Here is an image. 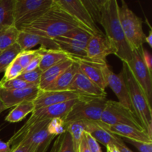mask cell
<instances>
[{
	"label": "cell",
	"mask_w": 152,
	"mask_h": 152,
	"mask_svg": "<svg viewBox=\"0 0 152 152\" xmlns=\"http://www.w3.org/2000/svg\"><path fill=\"white\" fill-rule=\"evenodd\" d=\"M77 28L80 27L74 18L53 0V5L44 14L19 31L53 39Z\"/></svg>",
	"instance_id": "6da1fadb"
},
{
	"label": "cell",
	"mask_w": 152,
	"mask_h": 152,
	"mask_svg": "<svg viewBox=\"0 0 152 152\" xmlns=\"http://www.w3.org/2000/svg\"><path fill=\"white\" fill-rule=\"evenodd\" d=\"M119 4L117 0H105L99 24L102 26L105 37L116 50V56L123 62H130L132 50L126 39L119 18Z\"/></svg>",
	"instance_id": "7a4b0ae2"
},
{
	"label": "cell",
	"mask_w": 152,
	"mask_h": 152,
	"mask_svg": "<svg viewBox=\"0 0 152 152\" xmlns=\"http://www.w3.org/2000/svg\"><path fill=\"white\" fill-rule=\"evenodd\" d=\"M123 71L127 84L129 96L135 114L143 126L145 132L151 137L152 110L151 102L148 100L142 88L132 74L126 62H123Z\"/></svg>",
	"instance_id": "3957f363"
},
{
	"label": "cell",
	"mask_w": 152,
	"mask_h": 152,
	"mask_svg": "<svg viewBox=\"0 0 152 152\" xmlns=\"http://www.w3.org/2000/svg\"><path fill=\"white\" fill-rule=\"evenodd\" d=\"M77 100V99H74V100L56 104V105H50V106L43 107V108L34 110L31 113V116L27 120L26 123L17 132H15L14 134L9 140L7 142L9 145L13 147L18 142H20L25 133L37 123L43 121H50L52 119L56 118V117L64 119L71 111Z\"/></svg>",
	"instance_id": "277c9868"
},
{
	"label": "cell",
	"mask_w": 152,
	"mask_h": 152,
	"mask_svg": "<svg viewBox=\"0 0 152 152\" xmlns=\"http://www.w3.org/2000/svg\"><path fill=\"white\" fill-rule=\"evenodd\" d=\"M119 18L126 39L132 50L142 47L146 35L142 30V21L129 7L127 3L122 1L119 6Z\"/></svg>",
	"instance_id": "5b68a950"
},
{
	"label": "cell",
	"mask_w": 152,
	"mask_h": 152,
	"mask_svg": "<svg viewBox=\"0 0 152 152\" xmlns=\"http://www.w3.org/2000/svg\"><path fill=\"white\" fill-rule=\"evenodd\" d=\"M53 0H13V25L20 30L44 14Z\"/></svg>",
	"instance_id": "8992f818"
},
{
	"label": "cell",
	"mask_w": 152,
	"mask_h": 152,
	"mask_svg": "<svg viewBox=\"0 0 152 152\" xmlns=\"http://www.w3.org/2000/svg\"><path fill=\"white\" fill-rule=\"evenodd\" d=\"M106 101V98L89 96L77 99L69 113L63 119L65 124L74 121H100Z\"/></svg>",
	"instance_id": "52a82bcc"
},
{
	"label": "cell",
	"mask_w": 152,
	"mask_h": 152,
	"mask_svg": "<svg viewBox=\"0 0 152 152\" xmlns=\"http://www.w3.org/2000/svg\"><path fill=\"white\" fill-rule=\"evenodd\" d=\"M100 122L108 126L126 125L145 131L136 114L117 101L107 99Z\"/></svg>",
	"instance_id": "ba28073f"
},
{
	"label": "cell",
	"mask_w": 152,
	"mask_h": 152,
	"mask_svg": "<svg viewBox=\"0 0 152 152\" xmlns=\"http://www.w3.org/2000/svg\"><path fill=\"white\" fill-rule=\"evenodd\" d=\"M92 36L81 28H77L53 39L59 50L71 56L86 57V46Z\"/></svg>",
	"instance_id": "9c48e42d"
},
{
	"label": "cell",
	"mask_w": 152,
	"mask_h": 152,
	"mask_svg": "<svg viewBox=\"0 0 152 152\" xmlns=\"http://www.w3.org/2000/svg\"><path fill=\"white\" fill-rule=\"evenodd\" d=\"M56 2L71 15L79 26L92 35L104 34L91 16L82 0H55Z\"/></svg>",
	"instance_id": "30bf717a"
},
{
	"label": "cell",
	"mask_w": 152,
	"mask_h": 152,
	"mask_svg": "<svg viewBox=\"0 0 152 152\" xmlns=\"http://www.w3.org/2000/svg\"><path fill=\"white\" fill-rule=\"evenodd\" d=\"M143 46L132 50V57L130 62H127L135 80L142 88L148 100L152 98V76L151 71L148 68L143 59Z\"/></svg>",
	"instance_id": "8fae6325"
},
{
	"label": "cell",
	"mask_w": 152,
	"mask_h": 152,
	"mask_svg": "<svg viewBox=\"0 0 152 152\" xmlns=\"http://www.w3.org/2000/svg\"><path fill=\"white\" fill-rule=\"evenodd\" d=\"M70 57L73 62L77 63L79 70L91 80L94 84L102 90L105 91L108 87L105 77V70L108 65L106 62H96L83 56H71Z\"/></svg>",
	"instance_id": "7c38bea8"
},
{
	"label": "cell",
	"mask_w": 152,
	"mask_h": 152,
	"mask_svg": "<svg viewBox=\"0 0 152 152\" xmlns=\"http://www.w3.org/2000/svg\"><path fill=\"white\" fill-rule=\"evenodd\" d=\"M116 54V50L111 42L102 35H92L86 46V57L96 62H106L107 56Z\"/></svg>",
	"instance_id": "4fadbf2b"
},
{
	"label": "cell",
	"mask_w": 152,
	"mask_h": 152,
	"mask_svg": "<svg viewBox=\"0 0 152 152\" xmlns=\"http://www.w3.org/2000/svg\"><path fill=\"white\" fill-rule=\"evenodd\" d=\"M86 96L73 91H42L39 90L37 98L34 102L35 110L43 107L50 106L56 104L62 103L74 99H80Z\"/></svg>",
	"instance_id": "5bb4252c"
},
{
	"label": "cell",
	"mask_w": 152,
	"mask_h": 152,
	"mask_svg": "<svg viewBox=\"0 0 152 152\" xmlns=\"http://www.w3.org/2000/svg\"><path fill=\"white\" fill-rule=\"evenodd\" d=\"M105 77L107 86H109L113 92L115 94L119 100L118 102L134 112L129 96V90L123 69L119 74H116L111 71L109 66H108L105 70Z\"/></svg>",
	"instance_id": "9a60e30c"
},
{
	"label": "cell",
	"mask_w": 152,
	"mask_h": 152,
	"mask_svg": "<svg viewBox=\"0 0 152 152\" xmlns=\"http://www.w3.org/2000/svg\"><path fill=\"white\" fill-rule=\"evenodd\" d=\"M39 87L28 88L19 90L0 88V98L7 109L25 102L34 101L38 95Z\"/></svg>",
	"instance_id": "2e32d148"
},
{
	"label": "cell",
	"mask_w": 152,
	"mask_h": 152,
	"mask_svg": "<svg viewBox=\"0 0 152 152\" xmlns=\"http://www.w3.org/2000/svg\"><path fill=\"white\" fill-rule=\"evenodd\" d=\"M68 90L78 92L83 96L89 97L106 98L107 96L105 91L102 90L100 88L98 87L80 70L74 77V80Z\"/></svg>",
	"instance_id": "e0dca14e"
},
{
	"label": "cell",
	"mask_w": 152,
	"mask_h": 152,
	"mask_svg": "<svg viewBox=\"0 0 152 152\" xmlns=\"http://www.w3.org/2000/svg\"><path fill=\"white\" fill-rule=\"evenodd\" d=\"M86 123V132L93 137L98 142H100L106 148L116 145L123 141L121 137L108 132L104 123L99 122L84 121Z\"/></svg>",
	"instance_id": "ac0fdd59"
},
{
	"label": "cell",
	"mask_w": 152,
	"mask_h": 152,
	"mask_svg": "<svg viewBox=\"0 0 152 152\" xmlns=\"http://www.w3.org/2000/svg\"><path fill=\"white\" fill-rule=\"evenodd\" d=\"M16 43L19 46L22 51L31 50V48L36 47L38 45H39L40 47L45 49L59 50L57 45L53 42V39L45 38L37 34L22 31H19Z\"/></svg>",
	"instance_id": "d6986e66"
},
{
	"label": "cell",
	"mask_w": 152,
	"mask_h": 152,
	"mask_svg": "<svg viewBox=\"0 0 152 152\" xmlns=\"http://www.w3.org/2000/svg\"><path fill=\"white\" fill-rule=\"evenodd\" d=\"M105 128L111 134L120 137H122L126 138L127 140L152 142L151 137L146 132L140 130L132 126H126V125H115V126L105 125Z\"/></svg>",
	"instance_id": "ffe728a7"
},
{
	"label": "cell",
	"mask_w": 152,
	"mask_h": 152,
	"mask_svg": "<svg viewBox=\"0 0 152 152\" xmlns=\"http://www.w3.org/2000/svg\"><path fill=\"white\" fill-rule=\"evenodd\" d=\"M73 63L74 62L69 56V57L62 59L56 65L43 71L41 76L40 83L39 84V90H45L46 88L48 87L61 74H62L67 68H69Z\"/></svg>",
	"instance_id": "44dd1931"
},
{
	"label": "cell",
	"mask_w": 152,
	"mask_h": 152,
	"mask_svg": "<svg viewBox=\"0 0 152 152\" xmlns=\"http://www.w3.org/2000/svg\"><path fill=\"white\" fill-rule=\"evenodd\" d=\"M39 54L40 58L39 69L45 71L48 68L62 61V59L69 57L70 55L61 50H53V49H45L40 47L38 48Z\"/></svg>",
	"instance_id": "7402d4cb"
},
{
	"label": "cell",
	"mask_w": 152,
	"mask_h": 152,
	"mask_svg": "<svg viewBox=\"0 0 152 152\" xmlns=\"http://www.w3.org/2000/svg\"><path fill=\"white\" fill-rule=\"evenodd\" d=\"M78 71V65L74 62V63L61 74L48 87L42 91H68Z\"/></svg>",
	"instance_id": "603a6c76"
},
{
	"label": "cell",
	"mask_w": 152,
	"mask_h": 152,
	"mask_svg": "<svg viewBox=\"0 0 152 152\" xmlns=\"http://www.w3.org/2000/svg\"><path fill=\"white\" fill-rule=\"evenodd\" d=\"M35 110L34 102H25L16 105L6 116L5 121L9 123H19L23 120L29 114Z\"/></svg>",
	"instance_id": "cb8c5ba5"
},
{
	"label": "cell",
	"mask_w": 152,
	"mask_h": 152,
	"mask_svg": "<svg viewBox=\"0 0 152 152\" xmlns=\"http://www.w3.org/2000/svg\"><path fill=\"white\" fill-rule=\"evenodd\" d=\"M65 125L66 132L70 134L72 138L75 152H78L79 147L86 132V123L84 121H74Z\"/></svg>",
	"instance_id": "d4e9b609"
},
{
	"label": "cell",
	"mask_w": 152,
	"mask_h": 152,
	"mask_svg": "<svg viewBox=\"0 0 152 152\" xmlns=\"http://www.w3.org/2000/svg\"><path fill=\"white\" fill-rule=\"evenodd\" d=\"M13 0H0V31L13 25Z\"/></svg>",
	"instance_id": "484cf974"
},
{
	"label": "cell",
	"mask_w": 152,
	"mask_h": 152,
	"mask_svg": "<svg viewBox=\"0 0 152 152\" xmlns=\"http://www.w3.org/2000/svg\"><path fill=\"white\" fill-rule=\"evenodd\" d=\"M19 34V30L14 25L0 31V53L16 44Z\"/></svg>",
	"instance_id": "4316f807"
},
{
	"label": "cell",
	"mask_w": 152,
	"mask_h": 152,
	"mask_svg": "<svg viewBox=\"0 0 152 152\" xmlns=\"http://www.w3.org/2000/svg\"><path fill=\"white\" fill-rule=\"evenodd\" d=\"M22 51L17 43L0 53V74L5 71L6 68L14 60Z\"/></svg>",
	"instance_id": "83f0119b"
},
{
	"label": "cell",
	"mask_w": 152,
	"mask_h": 152,
	"mask_svg": "<svg viewBox=\"0 0 152 152\" xmlns=\"http://www.w3.org/2000/svg\"><path fill=\"white\" fill-rule=\"evenodd\" d=\"M105 0H82L86 8L90 13L95 23L99 24L102 13V8Z\"/></svg>",
	"instance_id": "f1b7e54d"
},
{
	"label": "cell",
	"mask_w": 152,
	"mask_h": 152,
	"mask_svg": "<svg viewBox=\"0 0 152 152\" xmlns=\"http://www.w3.org/2000/svg\"><path fill=\"white\" fill-rule=\"evenodd\" d=\"M47 130L49 134L57 137L66 132V125L63 119L56 117L49 121L47 126Z\"/></svg>",
	"instance_id": "f546056e"
},
{
	"label": "cell",
	"mask_w": 152,
	"mask_h": 152,
	"mask_svg": "<svg viewBox=\"0 0 152 152\" xmlns=\"http://www.w3.org/2000/svg\"><path fill=\"white\" fill-rule=\"evenodd\" d=\"M38 87L34 84L26 83L20 79H13L6 82H0V88L5 90H19V89L28 88Z\"/></svg>",
	"instance_id": "4dcf8cb0"
},
{
	"label": "cell",
	"mask_w": 152,
	"mask_h": 152,
	"mask_svg": "<svg viewBox=\"0 0 152 152\" xmlns=\"http://www.w3.org/2000/svg\"><path fill=\"white\" fill-rule=\"evenodd\" d=\"M22 72H23V68L20 66L17 60L15 59L6 68L5 71L4 72V76L0 82H6L17 78Z\"/></svg>",
	"instance_id": "1f68e13d"
},
{
	"label": "cell",
	"mask_w": 152,
	"mask_h": 152,
	"mask_svg": "<svg viewBox=\"0 0 152 152\" xmlns=\"http://www.w3.org/2000/svg\"><path fill=\"white\" fill-rule=\"evenodd\" d=\"M42 74V71L38 68L37 69L31 71H27V72H22L19 77L18 79L23 80L26 83L34 84L35 86H37L39 87V84L40 83L41 80V76Z\"/></svg>",
	"instance_id": "d6a6232c"
},
{
	"label": "cell",
	"mask_w": 152,
	"mask_h": 152,
	"mask_svg": "<svg viewBox=\"0 0 152 152\" xmlns=\"http://www.w3.org/2000/svg\"><path fill=\"white\" fill-rule=\"evenodd\" d=\"M39 54V50H29L21 51L16 56V59L23 70L28 65V64Z\"/></svg>",
	"instance_id": "836d02e7"
},
{
	"label": "cell",
	"mask_w": 152,
	"mask_h": 152,
	"mask_svg": "<svg viewBox=\"0 0 152 152\" xmlns=\"http://www.w3.org/2000/svg\"><path fill=\"white\" fill-rule=\"evenodd\" d=\"M58 152H75L72 138L68 132H65L62 134V140Z\"/></svg>",
	"instance_id": "e575fe53"
},
{
	"label": "cell",
	"mask_w": 152,
	"mask_h": 152,
	"mask_svg": "<svg viewBox=\"0 0 152 152\" xmlns=\"http://www.w3.org/2000/svg\"><path fill=\"white\" fill-rule=\"evenodd\" d=\"M128 142L135 147L140 152H152V142L127 140Z\"/></svg>",
	"instance_id": "d590c367"
},
{
	"label": "cell",
	"mask_w": 152,
	"mask_h": 152,
	"mask_svg": "<svg viewBox=\"0 0 152 152\" xmlns=\"http://www.w3.org/2000/svg\"><path fill=\"white\" fill-rule=\"evenodd\" d=\"M84 137L88 147L91 152H102L99 142L93 137H91L89 134L86 133V132L84 133Z\"/></svg>",
	"instance_id": "8d00e7d4"
},
{
	"label": "cell",
	"mask_w": 152,
	"mask_h": 152,
	"mask_svg": "<svg viewBox=\"0 0 152 152\" xmlns=\"http://www.w3.org/2000/svg\"><path fill=\"white\" fill-rule=\"evenodd\" d=\"M33 148L31 145L23 141H20L19 143L11 147L10 152H31L33 151Z\"/></svg>",
	"instance_id": "74e56055"
},
{
	"label": "cell",
	"mask_w": 152,
	"mask_h": 152,
	"mask_svg": "<svg viewBox=\"0 0 152 152\" xmlns=\"http://www.w3.org/2000/svg\"><path fill=\"white\" fill-rule=\"evenodd\" d=\"M40 59H41V58H40L39 54H38L29 64H28V66L23 70V72L34 71V70L37 69V68H39V66Z\"/></svg>",
	"instance_id": "f35d334b"
},
{
	"label": "cell",
	"mask_w": 152,
	"mask_h": 152,
	"mask_svg": "<svg viewBox=\"0 0 152 152\" xmlns=\"http://www.w3.org/2000/svg\"><path fill=\"white\" fill-rule=\"evenodd\" d=\"M143 59L145 62V65L148 67V68L151 71V65H152V60H151V56L149 52L147 50L144 48L143 50Z\"/></svg>",
	"instance_id": "ab89813d"
},
{
	"label": "cell",
	"mask_w": 152,
	"mask_h": 152,
	"mask_svg": "<svg viewBox=\"0 0 152 152\" xmlns=\"http://www.w3.org/2000/svg\"><path fill=\"white\" fill-rule=\"evenodd\" d=\"M62 134L59 135V136H57V138H56V140H55L54 142H53L50 152H58V151H59V145H60V143H61V140H62Z\"/></svg>",
	"instance_id": "60d3db41"
},
{
	"label": "cell",
	"mask_w": 152,
	"mask_h": 152,
	"mask_svg": "<svg viewBox=\"0 0 152 152\" xmlns=\"http://www.w3.org/2000/svg\"><path fill=\"white\" fill-rule=\"evenodd\" d=\"M10 149L11 148L8 142L0 140V152H10Z\"/></svg>",
	"instance_id": "b9f144b4"
},
{
	"label": "cell",
	"mask_w": 152,
	"mask_h": 152,
	"mask_svg": "<svg viewBox=\"0 0 152 152\" xmlns=\"http://www.w3.org/2000/svg\"><path fill=\"white\" fill-rule=\"evenodd\" d=\"M78 152H91L89 150L88 147L87 143H86V139H85V137H83V139L82 140L81 143H80V147H79Z\"/></svg>",
	"instance_id": "7bdbcfd3"
},
{
	"label": "cell",
	"mask_w": 152,
	"mask_h": 152,
	"mask_svg": "<svg viewBox=\"0 0 152 152\" xmlns=\"http://www.w3.org/2000/svg\"><path fill=\"white\" fill-rule=\"evenodd\" d=\"M117 148L119 149V151L120 152H133L131 149H129L127 146L126 145V144L124 143V142L121 141L120 142H119L117 145H115Z\"/></svg>",
	"instance_id": "ee69618b"
},
{
	"label": "cell",
	"mask_w": 152,
	"mask_h": 152,
	"mask_svg": "<svg viewBox=\"0 0 152 152\" xmlns=\"http://www.w3.org/2000/svg\"><path fill=\"white\" fill-rule=\"evenodd\" d=\"M145 42L148 43V45H149L150 47H152V30L151 27H150L149 34H148V35L146 36V37H145Z\"/></svg>",
	"instance_id": "f6af8a7d"
},
{
	"label": "cell",
	"mask_w": 152,
	"mask_h": 152,
	"mask_svg": "<svg viewBox=\"0 0 152 152\" xmlns=\"http://www.w3.org/2000/svg\"><path fill=\"white\" fill-rule=\"evenodd\" d=\"M109 152H120L119 151L118 148L115 146V145H112V146H110L108 148H106Z\"/></svg>",
	"instance_id": "bcb514c9"
},
{
	"label": "cell",
	"mask_w": 152,
	"mask_h": 152,
	"mask_svg": "<svg viewBox=\"0 0 152 152\" xmlns=\"http://www.w3.org/2000/svg\"><path fill=\"white\" fill-rule=\"evenodd\" d=\"M5 110H7V108H6V107L4 106V103H3L1 98H0V114H1V113H2L3 111H5Z\"/></svg>",
	"instance_id": "7dc6e473"
},
{
	"label": "cell",
	"mask_w": 152,
	"mask_h": 152,
	"mask_svg": "<svg viewBox=\"0 0 152 152\" xmlns=\"http://www.w3.org/2000/svg\"><path fill=\"white\" fill-rule=\"evenodd\" d=\"M31 152H46V151H41V150H39V149H35V150H33V151Z\"/></svg>",
	"instance_id": "c3c4849f"
},
{
	"label": "cell",
	"mask_w": 152,
	"mask_h": 152,
	"mask_svg": "<svg viewBox=\"0 0 152 152\" xmlns=\"http://www.w3.org/2000/svg\"><path fill=\"white\" fill-rule=\"evenodd\" d=\"M107 152H109V151H108V150H107Z\"/></svg>",
	"instance_id": "681fc988"
}]
</instances>
